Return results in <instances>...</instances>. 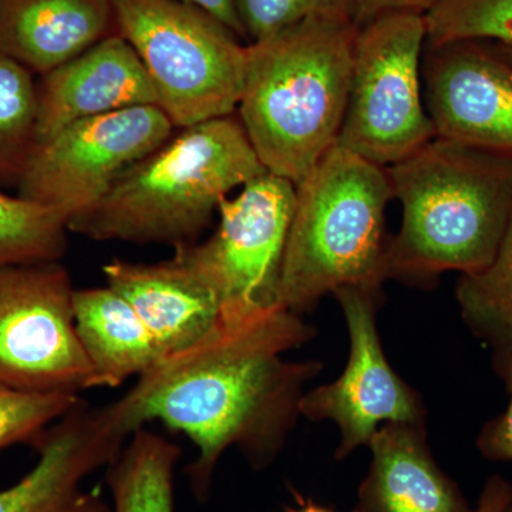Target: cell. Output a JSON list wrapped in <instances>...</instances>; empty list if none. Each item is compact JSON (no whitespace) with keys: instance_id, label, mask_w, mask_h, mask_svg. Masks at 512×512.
Returning <instances> with one entry per match:
<instances>
[{"instance_id":"3","label":"cell","mask_w":512,"mask_h":512,"mask_svg":"<svg viewBox=\"0 0 512 512\" xmlns=\"http://www.w3.org/2000/svg\"><path fill=\"white\" fill-rule=\"evenodd\" d=\"M386 171L403 208L387 279L429 285L491 264L512 214V157L436 137Z\"/></svg>"},{"instance_id":"26","label":"cell","mask_w":512,"mask_h":512,"mask_svg":"<svg viewBox=\"0 0 512 512\" xmlns=\"http://www.w3.org/2000/svg\"><path fill=\"white\" fill-rule=\"evenodd\" d=\"M498 357L501 373L510 393V402L500 416L495 417L484 427L478 437L477 446L490 460L512 461V355ZM507 512H512V504Z\"/></svg>"},{"instance_id":"21","label":"cell","mask_w":512,"mask_h":512,"mask_svg":"<svg viewBox=\"0 0 512 512\" xmlns=\"http://www.w3.org/2000/svg\"><path fill=\"white\" fill-rule=\"evenodd\" d=\"M69 232L62 212L0 191V269L62 261Z\"/></svg>"},{"instance_id":"10","label":"cell","mask_w":512,"mask_h":512,"mask_svg":"<svg viewBox=\"0 0 512 512\" xmlns=\"http://www.w3.org/2000/svg\"><path fill=\"white\" fill-rule=\"evenodd\" d=\"M173 121L158 106L130 107L77 121L37 144L20 175V197L62 212L92 208L127 168L164 146Z\"/></svg>"},{"instance_id":"20","label":"cell","mask_w":512,"mask_h":512,"mask_svg":"<svg viewBox=\"0 0 512 512\" xmlns=\"http://www.w3.org/2000/svg\"><path fill=\"white\" fill-rule=\"evenodd\" d=\"M464 322L498 356L512 355V214L491 264L461 275L456 289Z\"/></svg>"},{"instance_id":"9","label":"cell","mask_w":512,"mask_h":512,"mask_svg":"<svg viewBox=\"0 0 512 512\" xmlns=\"http://www.w3.org/2000/svg\"><path fill=\"white\" fill-rule=\"evenodd\" d=\"M295 184L265 173L218 208V227L207 241L177 248L220 299L222 312L282 306V264L291 227Z\"/></svg>"},{"instance_id":"29","label":"cell","mask_w":512,"mask_h":512,"mask_svg":"<svg viewBox=\"0 0 512 512\" xmlns=\"http://www.w3.org/2000/svg\"><path fill=\"white\" fill-rule=\"evenodd\" d=\"M183 2L205 10V12L214 16L215 19L220 20L222 25L227 26L239 39H247L241 20L238 18L235 0H183Z\"/></svg>"},{"instance_id":"6","label":"cell","mask_w":512,"mask_h":512,"mask_svg":"<svg viewBox=\"0 0 512 512\" xmlns=\"http://www.w3.org/2000/svg\"><path fill=\"white\" fill-rule=\"evenodd\" d=\"M117 33L133 47L175 127L237 113L247 45L183 0H110Z\"/></svg>"},{"instance_id":"4","label":"cell","mask_w":512,"mask_h":512,"mask_svg":"<svg viewBox=\"0 0 512 512\" xmlns=\"http://www.w3.org/2000/svg\"><path fill=\"white\" fill-rule=\"evenodd\" d=\"M265 173L237 114L201 121L127 168L69 229L94 241L187 247L232 191Z\"/></svg>"},{"instance_id":"2","label":"cell","mask_w":512,"mask_h":512,"mask_svg":"<svg viewBox=\"0 0 512 512\" xmlns=\"http://www.w3.org/2000/svg\"><path fill=\"white\" fill-rule=\"evenodd\" d=\"M357 30L325 13L248 43L237 116L268 173L298 185L338 144Z\"/></svg>"},{"instance_id":"7","label":"cell","mask_w":512,"mask_h":512,"mask_svg":"<svg viewBox=\"0 0 512 512\" xmlns=\"http://www.w3.org/2000/svg\"><path fill=\"white\" fill-rule=\"evenodd\" d=\"M423 13H387L357 30L338 146L389 168L437 137L424 103Z\"/></svg>"},{"instance_id":"5","label":"cell","mask_w":512,"mask_h":512,"mask_svg":"<svg viewBox=\"0 0 512 512\" xmlns=\"http://www.w3.org/2000/svg\"><path fill=\"white\" fill-rule=\"evenodd\" d=\"M279 302L302 316L343 286L379 289L387 279L386 168L336 144L295 185Z\"/></svg>"},{"instance_id":"17","label":"cell","mask_w":512,"mask_h":512,"mask_svg":"<svg viewBox=\"0 0 512 512\" xmlns=\"http://www.w3.org/2000/svg\"><path fill=\"white\" fill-rule=\"evenodd\" d=\"M116 33L110 0H0V53L39 76Z\"/></svg>"},{"instance_id":"31","label":"cell","mask_w":512,"mask_h":512,"mask_svg":"<svg viewBox=\"0 0 512 512\" xmlns=\"http://www.w3.org/2000/svg\"><path fill=\"white\" fill-rule=\"evenodd\" d=\"M504 53V52H503ZM505 55H507V53H505ZM508 57H510V59H512V56L511 55H507Z\"/></svg>"},{"instance_id":"1","label":"cell","mask_w":512,"mask_h":512,"mask_svg":"<svg viewBox=\"0 0 512 512\" xmlns=\"http://www.w3.org/2000/svg\"><path fill=\"white\" fill-rule=\"evenodd\" d=\"M315 335L313 326L284 306L222 312L210 333L163 357L107 409L128 437L154 420L185 434L198 450L188 480L205 503L229 448H239L256 470L281 453L301 416L305 386L323 367L284 355Z\"/></svg>"},{"instance_id":"11","label":"cell","mask_w":512,"mask_h":512,"mask_svg":"<svg viewBox=\"0 0 512 512\" xmlns=\"http://www.w3.org/2000/svg\"><path fill=\"white\" fill-rule=\"evenodd\" d=\"M333 295L348 326V363L338 379L303 394L299 413L338 426L335 458L345 460L357 448L369 447L384 424H424L426 406L384 355L376 320L379 289L343 286Z\"/></svg>"},{"instance_id":"8","label":"cell","mask_w":512,"mask_h":512,"mask_svg":"<svg viewBox=\"0 0 512 512\" xmlns=\"http://www.w3.org/2000/svg\"><path fill=\"white\" fill-rule=\"evenodd\" d=\"M74 292L60 262L0 269V384L74 396L99 387L77 333Z\"/></svg>"},{"instance_id":"13","label":"cell","mask_w":512,"mask_h":512,"mask_svg":"<svg viewBox=\"0 0 512 512\" xmlns=\"http://www.w3.org/2000/svg\"><path fill=\"white\" fill-rule=\"evenodd\" d=\"M127 440L107 406L80 400L37 443L39 461L28 476L0 491V512H111L83 483L109 466Z\"/></svg>"},{"instance_id":"27","label":"cell","mask_w":512,"mask_h":512,"mask_svg":"<svg viewBox=\"0 0 512 512\" xmlns=\"http://www.w3.org/2000/svg\"><path fill=\"white\" fill-rule=\"evenodd\" d=\"M346 12L357 26L396 12L426 13L436 0H343Z\"/></svg>"},{"instance_id":"28","label":"cell","mask_w":512,"mask_h":512,"mask_svg":"<svg viewBox=\"0 0 512 512\" xmlns=\"http://www.w3.org/2000/svg\"><path fill=\"white\" fill-rule=\"evenodd\" d=\"M512 504V487L504 478L494 476L484 485L480 501L473 512H507Z\"/></svg>"},{"instance_id":"12","label":"cell","mask_w":512,"mask_h":512,"mask_svg":"<svg viewBox=\"0 0 512 512\" xmlns=\"http://www.w3.org/2000/svg\"><path fill=\"white\" fill-rule=\"evenodd\" d=\"M424 103L437 137L512 157V59L477 42L426 47Z\"/></svg>"},{"instance_id":"14","label":"cell","mask_w":512,"mask_h":512,"mask_svg":"<svg viewBox=\"0 0 512 512\" xmlns=\"http://www.w3.org/2000/svg\"><path fill=\"white\" fill-rule=\"evenodd\" d=\"M37 100V144L77 121L158 106L146 67L119 33L40 76Z\"/></svg>"},{"instance_id":"15","label":"cell","mask_w":512,"mask_h":512,"mask_svg":"<svg viewBox=\"0 0 512 512\" xmlns=\"http://www.w3.org/2000/svg\"><path fill=\"white\" fill-rule=\"evenodd\" d=\"M103 272L107 286L146 323L164 357L190 348L221 318L217 293L177 254L158 264L111 259Z\"/></svg>"},{"instance_id":"16","label":"cell","mask_w":512,"mask_h":512,"mask_svg":"<svg viewBox=\"0 0 512 512\" xmlns=\"http://www.w3.org/2000/svg\"><path fill=\"white\" fill-rule=\"evenodd\" d=\"M369 448L372 461L353 511L473 512L431 454L424 424H384Z\"/></svg>"},{"instance_id":"25","label":"cell","mask_w":512,"mask_h":512,"mask_svg":"<svg viewBox=\"0 0 512 512\" xmlns=\"http://www.w3.org/2000/svg\"><path fill=\"white\" fill-rule=\"evenodd\" d=\"M235 6L248 43L266 39L312 16L346 12L343 0H235Z\"/></svg>"},{"instance_id":"23","label":"cell","mask_w":512,"mask_h":512,"mask_svg":"<svg viewBox=\"0 0 512 512\" xmlns=\"http://www.w3.org/2000/svg\"><path fill=\"white\" fill-rule=\"evenodd\" d=\"M424 18L426 47L477 42L512 56V0H436Z\"/></svg>"},{"instance_id":"24","label":"cell","mask_w":512,"mask_h":512,"mask_svg":"<svg viewBox=\"0 0 512 512\" xmlns=\"http://www.w3.org/2000/svg\"><path fill=\"white\" fill-rule=\"evenodd\" d=\"M80 400L74 394L29 393L0 384V451L19 443H39Z\"/></svg>"},{"instance_id":"22","label":"cell","mask_w":512,"mask_h":512,"mask_svg":"<svg viewBox=\"0 0 512 512\" xmlns=\"http://www.w3.org/2000/svg\"><path fill=\"white\" fill-rule=\"evenodd\" d=\"M0 53V183L18 184L37 146V82Z\"/></svg>"},{"instance_id":"30","label":"cell","mask_w":512,"mask_h":512,"mask_svg":"<svg viewBox=\"0 0 512 512\" xmlns=\"http://www.w3.org/2000/svg\"><path fill=\"white\" fill-rule=\"evenodd\" d=\"M291 512H333L328 510V508L320 507L318 504L313 503H305L302 504L301 507L295 508V510Z\"/></svg>"},{"instance_id":"18","label":"cell","mask_w":512,"mask_h":512,"mask_svg":"<svg viewBox=\"0 0 512 512\" xmlns=\"http://www.w3.org/2000/svg\"><path fill=\"white\" fill-rule=\"evenodd\" d=\"M74 318L99 387H119L164 357L153 333L133 306L111 289H76Z\"/></svg>"},{"instance_id":"19","label":"cell","mask_w":512,"mask_h":512,"mask_svg":"<svg viewBox=\"0 0 512 512\" xmlns=\"http://www.w3.org/2000/svg\"><path fill=\"white\" fill-rule=\"evenodd\" d=\"M183 450L140 427L109 464L111 512H174V473Z\"/></svg>"}]
</instances>
